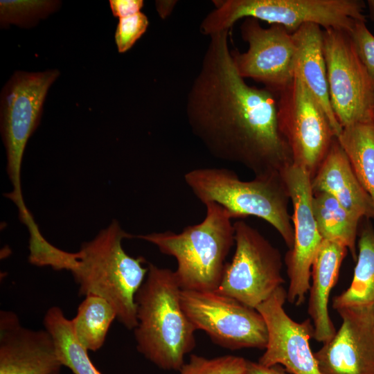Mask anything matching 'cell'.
<instances>
[{
	"label": "cell",
	"instance_id": "1",
	"mask_svg": "<svg viewBox=\"0 0 374 374\" xmlns=\"http://www.w3.org/2000/svg\"><path fill=\"white\" fill-rule=\"evenodd\" d=\"M228 35L226 30L209 36L187 96L189 127L214 157L242 165L255 177H283L293 160L278 127L277 96L239 75Z\"/></svg>",
	"mask_w": 374,
	"mask_h": 374
},
{
	"label": "cell",
	"instance_id": "2",
	"mask_svg": "<svg viewBox=\"0 0 374 374\" xmlns=\"http://www.w3.org/2000/svg\"><path fill=\"white\" fill-rule=\"evenodd\" d=\"M135 296L138 351L159 368L179 371L195 346L196 328L181 304L175 271L152 263Z\"/></svg>",
	"mask_w": 374,
	"mask_h": 374
},
{
	"label": "cell",
	"instance_id": "3",
	"mask_svg": "<svg viewBox=\"0 0 374 374\" xmlns=\"http://www.w3.org/2000/svg\"><path fill=\"white\" fill-rule=\"evenodd\" d=\"M131 237L116 220H112L92 240L81 244L70 271L80 296L106 299L114 308L117 321L134 330L138 323L135 296L148 267L143 266V257H132L124 250L123 240Z\"/></svg>",
	"mask_w": 374,
	"mask_h": 374
},
{
	"label": "cell",
	"instance_id": "4",
	"mask_svg": "<svg viewBox=\"0 0 374 374\" xmlns=\"http://www.w3.org/2000/svg\"><path fill=\"white\" fill-rule=\"evenodd\" d=\"M205 206L204 219L181 233L166 231L135 236L177 260L175 272L182 290L215 291L235 244L234 224L228 211L214 202Z\"/></svg>",
	"mask_w": 374,
	"mask_h": 374
},
{
	"label": "cell",
	"instance_id": "5",
	"mask_svg": "<svg viewBox=\"0 0 374 374\" xmlns=\"http://www.w3.org/2000/svg\"><path fill=\"white\" fill-rule=\"evenodd\" d=\"M184 181L203 204L214 202L223 206L232 218L256 216L270 224L291 249L294 227L288 211L290 197L281 176L254 177L241 180L233 171L223 168L191 170Z\"/></svg>",
	"mask_w": 374,
	"mask_h": 374
},
{
	"label": "cell",
	"instance_id": "6",
	"mask_svg": "<svg viewBox=\"0 0 374 374\" xmlns=\"http://www.w3.org/2000/svg\"><path fill=\"white\" fill-rule=\"evenodd\" d=\"M214 4L200 25L204 35L229 30L247 17L283 26L291 33L305 24L350 32L356 21H366L362 0H222Z\"/></svg>",
	"mask_w": 374,
	"mask_h": 374
},
{
	"label": "cell",
	"instance_id": "7",
	"mask_svg": "<svg viewBox=\"0 0 374 374\" xmlns=\"http://www.w3.org/2000/svg\"><path fill=\"white\" fill-rule=\"evenodd\" d=\"M60 72L16 71L1 95V132L7 157V173L12 190L6 194L18 211L27 208L21 187V168L29 138L37 129L43 105L51 84Z\"/></svg>",
	"mask_w": 374,
	"mask_h": 374
},
{
	"label": "cell",
	"instance_id": "8",
	"mask_svg": "<svg viewBox=\"0 0 374 374\" xmlns=\"http://www.w3.org/2000/svg\"><path fill=\"white\" fill-rule=\"evenodd\" d=\"M233 224L235 250L215 292L256 309L285 283L282 256L246 222L240 220Z\"/></svg>",
	"mask_w": 374,
	"mask_h": 374
},
{
	"label": "cell",
	"instance_id": "9",
	"mask_svg": "<svg viewBox=\"0 0 374 374\" xmlns=\"http://www.w3.org/2000/svg\"><path fill=\"white\" fill-rule=\"evenodd\" d=\"M276 96L278 127L293 165L305 169L312 179L336 134L323 109L298 76Z\"/></svg>",
	"mask_w": 374,
	"mask_h": 374
},
{
	"label": "cell",
	"instance_id": "10",
	"mask_svg": "<svg viewBox=\"0 0 374 374\" xmlns=\"http://www.w3.org/2000/svg\"><path fill=\"white\" fill-rule=\"evenodd\" d=\"M181 304L196 330L215 344L231 350L265 349L267 325L255 308L215 291L181 290Z\"/></svg>",
	"mask_w": 374,
	"mask_h": 374
},
{
	"label": "cell",
	"instance_id": "11",
	"mask_svg": "<svg viewBox=\"0 0 374 374\" xmlns=\"http://www.w3.org/2000/svg\"><path fill=\"white\" fill-rule=\"evenodd\" d=\"M323 54L331 106L341 127L374 121V82L348 30H323Z\"/></svg>",
	"mask_w": 374,
	"mask_h": 374
},
{
	"label": "cell",
	"instance_id": "12",
	"mask_svg": "<svg viewBox=\"0 0 374 374\" xmlns=\"http://www.w3.org/2000/svg\"><path fill=\"white\" fill-rule=\"evenodd\" d=\"M240 33L249 48L244 53L231 51L239 75L263 84L265 89L277 95L294 76L292 33L278 24L263 28L258 19L252 17L244 18Z\"/></svg>",
	"mask_w": 374,
	"mask_h": 374
},
{
	"label": "cell",
	"instance_id": "13",
	"mask_svg": "<svg viewBox=\"0 0 374 374\" xmlns=\"http://www.w3.org/2000/svg\"><path fill=\"white\" fill-rule=\"evenodd\" d=\"M283 177L293 206L294 243L285 257L290 279L287 300L299 305L309 292L312 262L323 238L314 217L310 175L303 168L292 165Z\"/></svg>",
	"mask_w": 374,
	"mask_h": 374
},
{
	"label": "cell",
	"instance_id": "14",
	"mask_svg": "<svg viewBox=\"0 0 374 374\" xmlns=\"http://www.w3.org/2000/svg\"><path fill=\"white\" fill-rule=\"evenodd\" d=\"M286 300L287 291L280 286L256 308L268 330V342L258 362L267 366L280 364L292 374H321L310 345L312 322L291 319L283 308Z\"/></svg>",
	"mask_w": 374,
	"mask_h": 374
},
{
	"label": "cell",
	"instance_id": "15",
	"mask_svg": "<svg viewBox=\"0 0 374 374\" xmlns=\"http://www.w3.org/2000/svg\"><path fill=\"white\" fill-rule=\"evenodd\" d=\"M335 336L314 353L321 374H374V314L342 310Z\"/></svg>",
	"mask_w": 374,
	"mask_h": 374
},
{
	"label": "cell",
	"instance_id": "16",
	"mask_svg": "<svg viewBox=\"0 0 374 374\" xmlns=\"http://www.w3.org/2000/svg\"><path fill=\"white\" fill-rule=\"evenodd\" d=\"M62 366L46 329L24 327L15 312L0 311V374H55Z\"/></svg>",
	"mask_w": 374,
	"mask_h": 374
},
{
	"label": "cell",
	"instance_id": "17",
	"mask_svg": "<svg viewBox=\"0 0 374 374\" xmlns=\"http://www.w3.org/2000/svg\"><path fill=\"white\" fill-rule=\"evenodd\" d=\"M348 251L339 242L323 240L312 262L308 312L312 321L313 338L323 344L337 332L330 317L328 301Z\"/></svg>",
	"mask_w": 374,
	"mask_h": 374
},
{
	"label": "cell",
	"instance_id": "18",
	"mask_svg": "<svg viewBox=\"0 0 374 374\" xmlns=\"http://www.w3.org/2000/svg\"><path fill=\"white\" fill-rule=\"evenodd\" d=\"M311 184L313 193H327L361 218H374L373 202L360 184L337 137Z\"/></svg>",
	"mask_w": 374,
	"mask_h": 374
},
{
	"label": "cell",
	"instance_id": "19",
	"mask_svg": "<svg viewBox=\"0 0 374 374\" xmlns=\"http://www.w3.org/2000/svg\"><path fill=\"white\" fill-rule=\"evenodd\" d=\"M292 36L295 46L294 75L301 79L322 107L337 137L342 127L335 116L330 100L323 30L317 24H305Z\"/></svg>",
	"mask_w": 374,
	"mask_h": 374
},
{
	"label": "cell",
	"instance_id": "20",
	"mask_svg": "<svg viewBox=\"0 0 374 374\" xmlns=\"http://www.w3.org/2000/svg\"><path fill=\"white\" fill-rule=\"evenodd\" d=\"M358 249L351 283L333 298L332 307L337 312L350 310L374 314V229L369 222L362 229Z\"/></svg>",
	"mask_w": 374,
	"mask_h": 374
},
{
	"label": "cell",
	"instance_id": "21",
	"mask_svg": "<svg viewBox=\"0 0 374 374\" xmlns=\"http://www.w3.org/2000/svg\"><path fill=\"white\" fill-rule=\"evenodd\" d=\"M312 210L323 240L343 244L357 260L356 238L361 218L344 207L334 197L324 192L313 193Z\"/></svg>",
	"mask_w": 374,
	"mask_h": 374
},
{
	"label": "cell",
	"instance_id": "22",
	"mask_svg": "<svg viewBox=\"0 0 374 374\" xmlns=\"http://www.w3.org/2000/svg\"><path fill=\"white\" fill-rule=\"evenodd\" d=\"M44 329L51 335L57 357L73 374H102L91 362L86 349L78 340L71 319L58 306L48 308L43 320Z\"/></svg>",
	"mask_w": 374,
	"mask_h": 374
},
{
	"label": "cell",
	"instance_id": "23",
	"mask_svg": "<svg viewBox=\"0 0 374 374\" xmlns=\"http://www.w3.org/2000/svg\"><path fill=\"white\" fill-rule=\"evenodd\" d=\"M337 139L374 204V121L343 127Z\"/></svg>",
	"mask_w": 374,
	"mask_h": 374
},
{
	"label": "cell",
	"instance_id": "24",
	"mask_svg": "<svg viewBox=\"0 0 374 374\" xmlns=\"http://www.w3.org/2000/svg\"><path fill=\"white\" fill-rule=\"evenodd\" d=\"M114 319L116 312L106 299L88 295L80 303L71 321L80 343L88 350L96 351L103 346Z\"/></svg>",
	"mask_w": 374,
	"mask_h": 374
},
{
	"label": "cell",
	"instance_id": "25",
	"mask_svg": "<svg viewBox=\"0 0 374 374\" xmlns=\"http://www.w3.org/2000/svg\"><path fill=\"white\" fill-rule=\"evenodd\" d=\"M19 220L29 233V262L38 267H50L56 271H69L75 253L63 251L48 242L30 211L19 216Z\"/></svg>",
	"mask_w": 374,
	"mask_h": 374
},
{
	"label": "cell",
	"instance_id": "26",
	"mask_svg": "<svg viewBox=\"0 0 374 374\" xmlns=\"http://www.w3.org/2000/svg\"><path fill=\"white\" fill-rule=\"evenodd\" d=\"M60 4L58 1L1 0V25L31 27L55 11Z\"/></svg>",
	"mask_w": 374,
	"mask_h": 374
},
{
	"label": "cell",
	"instance_id": "27",
	"mask_svg": "<svg viewBox=\"0 0 374 374\" xmlns=\"http://www.w3.org/2000/svg\"><path fill=\"white\" fill-rule=\"evenodd\" d=\"M247 361L234 355L206 358L190 355L179 371L180 374H247Z\"/></svg>",
	"mask_w": 374,
	"mask_h": 374
},
{
	"label": "cell",
	"instance_id": "28",
	"mask_svg": "<svg viewBox=\"0 0 374 374\" xmlns=\"http://www.w3.org/2000/svg\"><path fill=\"white\" fill-rule=\"evenodd\" d=\"M149 24L145 15L140 12L134 15L120 18L115 33V41L119 53H125L145 32Z\"/></svg>",
	"mask_w": 374,
	"mask_h": 374
},
{
	"label": "cell",
	"instance_id": "29",
	"mask_svg": "<svg viewBox=\"0 0 374 374\" xmlns=\"http://www.w3.org/2000/svg\"><path fill=\"white\" fill-rule=\"evenodd\" d=\"M365 23L356 21L349 33L361 62L374 82V35Z\"/></svg>",
	"mask_w": 374,
	"mask_h": 374
},
{
	"label": "cell",
	"instance_id": "30",
	"mask_svg": "<svg viewBox=\"0 0 374 374\" xmlns=\"http://www.w3.org/2000/svg\"><path fill=\"white\" fill-rule=\"evenodd\" d=\"M109 5L113 15L124 18L140 12L143 6L142 0H110Z\"/></svg>",
	"mask_w": 374,
	"mask_h": 374
},
{
	"label": "cell",
	"instance_id": "31",
	"mask_svg": "<svg viewBox=\"0 0 374 374\" xmlns=\"http://www.w3.org/2000/svg\"><path fill=\"white\" fill-rule=\"evenodd\" d=\"M247 374H287L285 368L280 365L264 366L258 362L247 361Z\"/></svg>",
	"mask_w": 374,
	"mask_h": 374
},
{
	"label": "cell",
	"instance_id": "32",
	"mask_svg": "<svg viewBox=\"0 0 374 374\" xmlns=\"http://www.w3.org/2000/svg\"><path fill=\"white\" fill-rule=\"evenodd\" d=\"M175 1H156L157 10L163 19L167 17L172 12L176 4Z\"/></svg>",
	"mask_w": 374,
	"mask_h": 374
},
{
	"label": "cell",
	"instance_id": "33",
	"mask_svg": "<svg viewBox=\"0 0 374 374\" xmlns=\"http://www.w3.org/2000/svg\"><path fill=\"white\" fill-rule=\"evenodd\" d=\"M366 3L368 6L369 18L374 22V0H368Z\"/></svg>",
	"mask_w": 374,
	"mask_h": 374
},
{
	"label": "cell",
	"instance_id": "34",
	"mask_svg": "<svg viewBox=\"0 0 374 374\" xmlns=\"http://www.w3.org/2000/svg\"><path fill=\"white\" fill-rule=\"evenodd\" d=\"M55 374H60V373H55Z\"/></svg>",
	"mask_w": 374,
	"mask_h": 374
},
{
	"label": "cell",
	"instance_id": "35",
	"mask_svg": "<svg viewBox=\"0 0 374 374\" xmlns=\"http://www.w3.org/2000/svg\"><path fill=\"white\" fill-rule=\"evenodd\" d=\"M373 112H374V107H373Z\"/></svg>",
	"mask_w": 374,
	"mask_h": 374
}]
</instances>
